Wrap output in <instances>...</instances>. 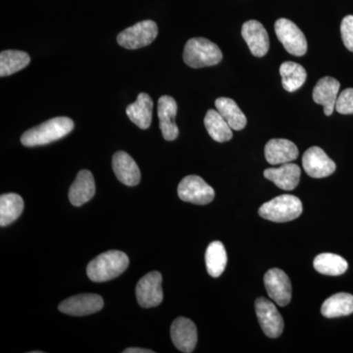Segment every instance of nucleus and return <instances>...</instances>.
<instances>
[{
  "label": "nucleus",
  "mask_w": 353,
  "mask_h": 353,
  "mask_svg": "<svg viewBox=\"0 0 353 353\" xmlns=\"http://www.w3.org/2000/svg\"><path fill=\"white\" fill-rule=\"evenodd\" d=\"M158 27L152 20L141 21L138 24L121 32L117 37L118 43L127 50H139L150 46L157 39Z\"/></svg>",
  "instance_id": "nucleus-5"
},
{
  "label": "nucleus",
  "mask_w": 353,
  "mask_h": 353,
  "mask_svg": "<svg viewBox=\"0 0 353 353\" xmlns=\"http://www.w3.org/2000/svg\"><path fill=\"white\" fill-rule=\"evenodd\" d=\"M74 129L73 120L68 117H57L32 128L23 134L21 143L28 148L46 145L64 138Z\"/></svg>",
  "instance_id": "nucleus-1"
},
{
  "label": "nucleus",
  "mask_w": 353,
  "mask_h": 353,
  "mask_svg": "<svg viewBox=\"0 0 353 353\" xmlns=\"http://www.w3.org/2000/svg\"><path fill=\"white\" fill-rule=\"evenodd\" d=\"M112 167L118 180L129 187L141 182V171L138 164L127 152H118L113 155Z\"/></svg>",
  "instance_id": "nucleus-18"
},
{
  "label": "nucleus",
  "mask_w": 353,
  "mask_h": 353,
  "mask_svg": "<svg viewBox=\"0 0 353 353\" xmlns=\"http://www.w3.org/2000/svg\"><path fill=\"white\" fill-rule=\"evenodd\" d=\"M183 61L192 68L214 66L222 60L219 46L204 38L190 39L183 50Z\"/></svg>",
  "instance_id": "nucleus-3"
},
{
  "label": "nucleus",
  "mask_w": 353,
  "mask_h": 353,
  "mask_svg": "<svg viewBox=\"0 0 353 353\" xmlns=\"http://www.w3.org/2000/svg\"><path fill=\"white\" fill-rule=\"evenodd\" d=\"M303 210V203L299 197L283 194L265 202L259 208V214L272 222L285 223L299 218Z\"/></svg>",
  "instance_id": "nucleus-4"
},
{
  "label": "nucleus",
  "mask_w": 353,
  "mask_h": 353,
  "mask_svg": "<svg viewBox=\"0 0 353 353\" xmlns=\"http://www.w3.org/2000/svg\"><path fill=\"white\" fill-rule=\"evenodd\" d=\"M275 32L285 50L296 57H303L307 51V41L303 31L290 20L281 18L276 21Z\"/></svg>",
  "instance_id": "nucleus-7"
},
{
  "label": "nucleus",
  "mask_w": 353,
  "mask_h": 353,
  "mask_svg": "<svg viewBox=\"0 0 353 353\" xmlns=\"http://www.w3.org/2000/svg\"><path fill=\"white\" fill-rule=\"evenodd\" d=\"M158 118L160 130L166 141H175L179 136V129L175 123L178 104L175 99L169 95H163L158 101Z\"/></svg>",
  "instance_id": "nucleus-15"
},
{
  "label": "nucleus",
  "mask_w": 353,
  "mask_h": 353,
  "mask_svg": "<svg viewBox=\"0 0 353 353\" xmlns=\"http://www.w3.org/2000/svg\"><path fill=\"white\" fill-rule=\"evenodd\" d=\"M178 194L183 201L205 205L214 199L215 192L201 176L190 175L179 183Z\"/></svg>",
  "instance_id": "nucleus-6"
},
{
  "label": "nucleus",
  "mask_w": 353,
  "mask_h": 353,
  "mask_svg": "<svg viewBox=\"0 0 353 353\" xmlns=\"http://www.w3.org/2000/svg\"><path fill=\"white\" fill-rule=\"evenodd\" d=\"M24 209V201L17 194H6L0 196V226L6 227L15 222Z\"/></svg>",
  "instance_id": "nucleus-25"
},
{
  "label": "nucleus",
  "mask_w": 353,
  "mask_h": 353,
  "mask_svg": "<svg viewBox=\"0 0 353 353\" xmlns=\"http://www.w3.org/2000/svg\"><path fill=\"white\" fill-rule=\"evenodd\" d=\"M241 36L254 57H263L270 48L268 32L256 20H250L241 28Z\"/></svg>",
  "instance_id": "nucleus-13"
},
{
  "label": "nucleus",
  "mask_w": 353,
  "mask_h": 353,
  "mask_svg": "<svg viewBox=\"0 0 353 353\" xmlns=\"http://www.w3.org/2000/svg\"><path fill=\"white\" fill-rule=\"evenodd\" d=\"M255 312L264 334L272 339L278 338L284 330V320L275 304L264 297L255 301Z\"/></svg>",
  "instance_id": "nucleus-9"
},
{
  "label": "nucleus",
  "mask_w": 353,
  "mask_h": 353,
  "mask_svg": "<svg viewBox=\"0 0 353 353\" xmlns=\"http://www.w3.org/2000/svg\"><path fill=\"white\" fill-rule=\"evenodd\" d=\"M299 157V148L285 139H273L265 146V158L272 165L290 163Z\"/></svg>",
  "instance_id": "nucleus-17"
},
{
  "label": "nucleus",
  "mask_w": 353,
  "mask_h": 353,
  "mask_svg": "<svg viewBox=\"0 0 353 353\" xmlns=\"http://www.w3.org/2000/svg\"><path fill=\"white\" fill-rule=\"evenodd\" d=\"M315 270L327 276H341L347 270V260L334 253H321L313 262Z\"/></svg>",
  "instance_id": "nucleus-28"
},
{
  "label": "nucleus",
  "mask_w": 353,
  "mask_h": 353,
  "mask_svg": "<svg viewBox=\"0 0 353 353\" xmlns=\"http://www.w3.org/2000/svg\"><path fill=\"white\" fill-rule=\"evenodd\" d=\"M341 39L348 50L353 52V16L347 15L343 18L341 24Z\"/></svg>",
  "instance_id": "nucleus-31"
},
{
  "label": "nucleus",
  "mask_w": 353,
  "mask_h": 353,
  "mask_svg": "<svg viewBox=\"0 0 353 353\" xmlns=\"http://www.w3.org/2000/svg\"><path fill=\"white\" fill-rule=\"evenodd\" d=\"M264 285L269 296L278 305L285 306L292 299V284L289 277L281 269H271L265 274Z\"/></svg>",
  "instance_id": "nucleus-12"
},
{
  "label": "nucleus",
  "mask_w": 353,
  "mask_h": 353,
  "mask_svg": "<svg viewBox=\"0 0 353 353\" xmlns=\"http://www.w3.org/2000/svg\"><path fill=\"white\" fill-rule=\"evenodd\" d=\"M323 316L338 318L353 313V296L347 292H339L325 301L321 307Z\"/></svg>",
  "instance_id": "nucleus-22"
},
{
  "label": "nucleus",
  "mask_w": 353,
  "mask_h": 353,
  "mask_svg": "<svg viewBox=\"0 0 353 353\" xmlns=\"http://www.w3.org/2000/svg\"><path fill=\"white\" fill-rule=\"evenodd\" d=\"M301 170L299 165L285 163L279 168H269L264 171V176L284 190L296 189L301 180Z\"/></svg>",
  "instance_id": "nucleus-19"
},
{
  "label": "nucleus",
  "mask_w": 353,
  "mask_h": 353,
  "mask_svg": "<svg viewBox=\"0 0 353 353\" xmlns=\"http://www.w3.org/2000/svg\"><path fill=\"white\" fill-rule=\"evenodd\" d=\"M206 268L209 275L218 278L227 266V252L221 241H213L208 245L205 253Z\"/></svg>",
  "instance_id": "nucleus-29"
},
{
  "label": "nucleus",
  "mask_w": 353,
  "mask_h": 353,
  "mask_svg": "<svg viewBox=\"0 0 353 353\" xmlns=\"http://www.w3.org/2000/svg\"><path fill=\"white\" fill-rule=\"evenodd\" d=\"M31 62V58L25 51L3 50L0 53V76L13 75L26 68Z\"/></svg>",
  "instance_id": "nucleus-26"
},
{
  "label": "nucleus",
  "mask_w": 353,
  "mask_h": 353,
  "mask_svg": "<svg viewBox=\"0 0 353 353\" xmlns=\"http://www.w3.org/2000/svg\"><path fill=\"white\" fill-rule=\"evenodd\" d=\"M336 112L343 114V115H350L353 114V88H345L341 92L336 99Z\"/></svg>",
  "instance_id": "nucleus-30"
},
{
  "label": "nucleus",
  "mask_w": 353,
  "mask_h": 353,
  "mask_svg": "<svg viewBox=\"0 0 353 353\" xmlns=\"http://www.w3.org/2000/svg\"><path fill=\"white\" fill-rule=\"evenodd\" d=\"M124 353H154V352L150 350H145V348L130 347L125 350Z\"/></svg>",
  "instance_id": "nucleus-32"
},
{
  "label": "nucleus",
  "mask_w": 353,
  "mask_h": 353,
  "mask_svg": "<svg viewBox=\"0 0 353 353\" xmlns=\"http://www.w3.org/2000/svg\"><path fill=\"white\" fill-rule=\"evenodd\" d=\"M204 125L209 136L218 143H226L233 139V129L218 110L210 109L208 111L204 118Z\"/></svg>",
  "instance_id": "nucleus-24"
},
{
  "label": "nucleus",
  "mask_w": 353,
  "mask_h": 353,
  "mask_svg": "<svg viewBox=\"0 0 353 353\" xmlns=\"http://www.w3.org/2000/svg\"><path fill=\"white\" fill-rule=\"evenodd\" d=\"M171 338L180 352H194L197 343V329L192 320L185 317L176 318L171 327Z\"/></svg>",
  "instance_id": "nucleus-14"
},
{
  "label": "nucleus",
  "mask_w": 353,
  "mask_h": 353,
  "mask_svg": "<svg viewBox=\"0 0 353 353\" xmlns=\"http://www.w3.org/2000/svg\"><path fill=\"white\" fill-rule=\"evenodd\" d=\"M304 171L311 178L322 179L331 176L336 171V163L319 146H312L304 152Z\"/></svg>",
  "instance_id": "nucleus-10"
},
{
  "label": "nucleus",
  "mask_w": 353,
  "mask_h": 353,
  "mask_svg": "<svg viewBox=\"0 0 353 353\" xmlns=\"http://www.w3.org/2000/svg\"><path fill=\"white\" fill-rule=\"evenodd\" d=\"M341 83L332 77H324L316 83L313 90V101L324 108L326 116H331L336 108Z\"/></svg>",
  "instance_id": "nucleus-16"
},
{
  "label": "nucleus",
  "mask_w": 353,
  "mask_h": 353,
  "mask_svg": "<svg viewBox=\"0 0 353 353\" xmlns=\"http://www.w3.org/2000/svg\"><path fill=\"white\" fill-rule=\"evenodd\" d=\"M129 257L119 250L101 253L88 265V277L95 283L108 282L119 277L129 266Z\"/></svg>",
  "instance_id": "nucleus-2"
},
{
  "label": "nucleus",
  "mask_w": 353,
  "mask_h": 353,
  "mask_svg": "<svg viewBox=\"0 0 353 353\" xmlns=\"http://www.w3.org/2000/svg\"><path fill=\"white\" fill-rule=\"evenodd\" d=\"M152 97L145 92L139 94L136 102L130 104L126 109V113L130 120L143 130L148 129L152 125Z\"/></svg>",
  "instance_id": "nucleus-21"
},
{
  "label": "nucleus",
  "mask_w": 353,
  "mask_h": 353,
  "mask_svg": "<svg viewBox=\"0 0 353 353\" xmlns=\"http://www.w3.org/2000/svg\"><path fill=\"white\" fill-rule=\"evenodd\" d=\"M283 87L289 92H294L301 88L307 78L306 70L296 62H284L280 67Z\"/></svg>",
  "instance_id": "nucleus-27"
},
{
  "label": "nucleus",
  "mask_w": 353,
  "mask_h": 353,
  "mask_svg": "<svg viewBox=\"0 0 353 353\" xmlns=\"http://www.w3.org/2000/svg\"><path fill=\"white\" fill-rule=\"evenodd\" d=\"M103 299L99 294H78L65 299L58 306L60 312L71 316H87L99 312L103 308Z\"/></svg>",
  "instance_id": "nucleus-11"
},
{
  "label": "nucleus",
  "mask_w": 353,
  "mask_h": 353,
  "mask_svg": "<svg viewBox=\"0 0 353 353\" xmlns=\"http://www.w3.org/2000/svg\"><path fill=\"white\" fill-rule=\"evenodd\" d=\"M215 106L232 129L234 131L245 129L248 120L236 101L228 97H219L216 99Z\"/></svg>",
  "instance_id": "nucleus-23"
},
{
  "label": "nucleus",
  "mask_w": 353,
  "mask_h": 353,
  "mask_svg": "<svg viewBox=\"0 0 353 353\" xmlns=\"http://www.w3.org/2000/svg\"><path fill=\"white\" fill-rule=\"evenodd\" d=\"M95 194L94 176L88 170L79 172L75 182L69 190V201L74 206H82L90 201Z\"/></svg>",
  "instance_id": "nucleus-20"
},
{
  "label": "nucleus",
  "mask_w": 353,
  "mask_h": 353,
  "mask_svg": "<svg viewBox=\"0 0 353 353\" xmlns=\"http://www.w3.org/2000/svg\"><path fill=\"white\" fill-rule=\"evenodd\" d=\"M136 296L143 308L157 307L163 301L162 275L152 271L139 280L136 288Z\"/></svg>",
  "instance_id": "nucleus-8"
}]
</instances>
